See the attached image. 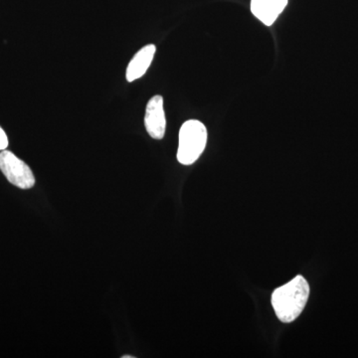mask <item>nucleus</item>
<instances>
[{"label":"nucleus","instance_id":"423d86ee","mask_svg":"<svg viewBox=\"0 0 358 358\" xmlns=\"http://www.w3.org/2000/svg\"><path fill=\"white\" fill-rule=\"evenodd\" d=\"M157 47L154 44L147 45L141 48L131 59L127 69L126 77L129 82L140 79L145 74L152 60H154Z\"/></svg>","mask_w":358,"mask_h":358},{"label":"nucleus","instance_id":"f257e3e1","mask_svg":"<svg viewBox=\"0 0 358 358\" xmlns=\"http://www.w3.org/2000/svg\"><path fill=\"white\" fill-rule=\"evenodd\" d=\"M308 296L310 286L301 275L275 289L272 294V305L278 319L282 322H292L298 319L307 305Z\"/></svg>","mask_w":358,"mask_h":358},{"label":"nucleus","instance_id":"6e6552de","mask_svg":"<svg viewBox=\"0 0 358 358\" xmlns=\"http://www.w3.org/2000/svg\"><path fill=\"white\" fill-rule=\"evenodd\" d=\"M122 358H134V357H129V355H124Z\"/></svg>","mask_w":358,"mask_h":358},{"label":"nucleus","instance_id":"0eeeda50","mask_svg":"<svg viewBox=\"0 0 358 358\" xmlns=\"http://www.w3.org/2000/svg\"><path fill=\"white\" fill-rule=\"evenodd\" d=\"M7 147H8V138H7L3 129L0 127V150H4Z\"/></svg>","mask_w":358,"mask_h":358},{"label":"nucleus","instance_id":"f03ea898","mask_svg":"<svg viewBox=\"0 0 358 358\" xmlns=\"http://www.w3.org/2000/svg\"><path fill=\"white\" fill-rule=\"evenodd\" d=\"M207 129L201 122L189 120L179 131L178 159L183 166H190L199 159L207 143Z\"/></svg>","mask_w":358,"mask_h":358},{"label":"nucleus","instance_id":"20e7f679","mask_svg":"<svg viewBox=\"0 0 358 358\" xmlns=\"http://www.w3.org/2000/svg\"><path fill=\"white\" fill-rule=\"evenodd\" d=\"M145 126L148 134L155 140H162L166 134V120L164 109V98L157 95L148 101L145 109Z\"/></svg>","mask_w":358,"mask_h":358},{"label":"nucleus","instance_id":"39448f33","mask_svg":"<svg viewBox=\"0 0 358 358\" xmlns=\"http://www.w3.org/2000/svg\"><path fill=\"white\" fill-rule=\"evenodd\" d=\"M287 4L288 0H252L251 11L264 24L271 26L274 24Z\"/></svg>","mask_w":358,"mask_h":358},{"label":"nucleus","instance_id":"7ed1b4c3","mask_svg":"<svg viewBox=\"0 0 358 358\" xmlns=\"http://www.w3.org/2000/svg\"><path fill=\"white\" fill-rule=\"evenodd\" d=\"M0 171L11 185L21 189H29L35 185L31 169L9 150L0 154Z\"/></svg>","mask_w":358,"mask_h":358}]
</instances>
